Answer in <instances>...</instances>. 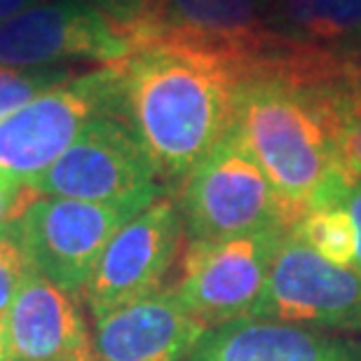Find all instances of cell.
<instances>
[{
  "label": "cell",
  "instance_id": "cell-1",
  "mask_svg": "<svg viewBox=\"0 0 361 361\" xmlns=\"http://www.w3.org/2000/svg\"><path fill=\"white\" fill-rule=\"evenodd\" d=\"M115 115L125 120L167 190H178L235 120L244 75L214 54L171 42L136 45L115 61Z\"/></svg>",
  "mask_w": 361,
  "mask_h": 361
},
{
  "label": "cell",
  "instance_id": "cell-2",
  "mask_svg": "<svg viewBox=\"0 0 361 361\" xmlns=\"http://www.w3.org/2000/svg\"><path fill=\"white\" fill-rule=\"evenodd\" d=\"M233 127L279 195L288 228L322 185L345 171L338 153V87L270 71L251 73L237 87Z\"/></svg>",
  "mask_w": 361,
  "mask_h": 361
},
{
  "label": "cell",
  "instance_id": "cell-3",
  "mask_svg": "<svg viewBox=\"0 0 361 361\" xmlns=\"http://www.w3.org/2000/svg\"><path fill=\"white\" fill-rule=\"evenodd\" d=\"M176 192L185 242L288 228L279 195L235 127L202 157Z\"/></svg>",
  "mask_w": 361,
  "mask_h": 361
},
{
  "label": "cell",
  "instance_id": "cell-4",
  "mask_svg": "<svg viewBox=\"0 0 361 361\" xmlns=\"http://www.w3.org/2000/svg\"><path fill=\"white\" fill-rule=\"evenodd\" d=\"M141 209L38 195L7 237L38 277L75 298L82 295L111 237Z\"/></svg>",
  "mask_w": 361,
  "mask_h": 361
},
{
  "label": "cell",
  "instance_id": "cell-5",
  "mask_svg": "<svg viewBox=\"0 0 361 361\" xmlns=\"http://www.w3.org/2000/svg\"><path fill=\"white\" fill-rule=\"evenodd\" d=\"M33 188L47 197L134 207L169 192L134 132L111 113L92 118Z\"/></svg>",
  "mask_w": 361,
  "mask_h": 361
},
{
  "label": "cell",
  "instance_id": "cell-6",
  "mask_svg": "<svg viewBox=\"0 0 361 361\" xmlns=\"http://www.w3.org/2000/svg\"><path fill=\"white\" fill-rule=\"evenodd\" d=\"M115 115V68L99 66L0 118V176L33 185L97 115Z\"/></svg>",
  "mask_w": 361,
  "mask_h": 361
},
{
  "label": "cell",
  "instance_id": "cell-7",
  "mask_svg": "<svg viewBox=\"0 0 361 361\" xmlns=\"http://www.w3.org/2000/svg\"><path fill=\"white\" fill-rule=\"evenodd\" d=\"M286 230L268 228L228 240L185 242L169 288L204 329L251 317Z\"/></svg>",
  "mask_w": 361,
  "mask_h": 361
},
{
  "label": "cell",
  "instance_id": "cell-8",
  "mask_svg": "<svg viewBox=\"0 0 361 361\" xmlns=\"http://www.w3.org/2000/svg\"><path fill=\"white\" fill-rule=\"evenodd\" d=\"M146 42L214 54L244 78L272 68L288 49L270 28L268 0H155L132 49Z\"/></svg>",
  "mask_w": 361,
  "mask_h": 361
},
{
  "label": "cell",
  "instance_id": "cell-9",
  "mask_svg": "<svg viewBox=\"0 0 361 361\" xmlns=\"http://www.w3.org/2000/svg\"><path fill=\"white\" fill-rule=\"evenodd\" d=\"M251 317L324 334H361V272L326 261L286 230Z\"/></svg>",
  "mask_w": 361,
  "mask_h": 361
},
{
  "label": "cell",
  "instance_id": "cell-10",
  "mask_svg": "<svg viewBox=\"0 0 361 361\" xmlns=\"http://www.w3.org/2000/svg\"><path fill=\"white\" fill-rule=\"evenodd\" d=\"M183 244V219L169 192L134 214L106 244L82 291L94 319L167 286Z\"/></svg>",
  "mask_w": 361,
  "mask_h": 361
},
{
  "label": "cell",
  "instance_id": "cell-11",
  "mask_svg": "<svg viewBox=\"0 0 361 361\" xmlns=\"http://www.w3.org/2000/svg\"><path fill=\"white\" fill-rule=\"evenodd\" d=\"M129 52V40L85 0H42L0 24V66H111Z\"/></svg>",
  "mask_w": 361,
  "mask_h": 361
},
{
  "label": "cell",
  "instance_id": "cell-12",
  "mask_svg": "<svg viewBox=\"0 0 361 361\" xmlns=\"http://www.w3.org/2000/svg\"><path fill=\"white\" fill-rule=\"evenodd\" d=\"M204 326L169 286L94 319L99 361H188Z\"/></svg>",
  "mask_w": 361,
  "mask_h": 361
},
{
  "label": "cell",
  "instance_id": "cell-13",
  "mask_svg": "<svg viewBox=\"0 0 361 361\" xmlns=\"http://www.w3.org/2000/svg\"><path fill=\"white\" fill-rule=\"evenodd\" d=\"M5 361H99L73 295L28 274L5 312Z\"/></svg>",
  "mask_w": 361,
  "mask_h": 361
},
{
  "label": "cell",
  "instance_id": "cell-14",
  "mask_svg": "<svg viewBox=\"0 0 361 361\" xmlns=\"http://www.w3.org/2000/svg\"><path fill=\"white\" fill-rule=\"evenodd\" d=\"M188 361H361V341L277 319L242 317L207 329Z\"/></svg>",
  "mask_w": 361,
  "mask_h": 361
},
{
  "label": "cell",
  "instance_id": "cell-15",
  "mask_svg": "<svg viewBox=\"0 0 361 361\" xmlns=\"http://www.w3.org/2000/svg\"><path fill=\"white\" fill-rule=\"evenodd\" d=\"M270 28L295 47H334L361 26V0H268Z\"/></svg>",
  "mask_w": 361,
  "mask_h": 361
},
{
  "label": "cell",
  "instance_id": "cell-16",
  "mask_svg": "<svg viewBox=\"0 0 361 361\" xmlns=\"http://www.w3.org/2000/svg\"><path fill=\"white\" fill-rule=\"evenodd\" d=\"M288 230L326 261L348 268L355 263V230L345 204L307 209Z\"/></svg>",
  "mask_w": 361,
  "mask_h": 361
},
{
  "label": "cell",
  "instance_id": "cell-17",
  "mask_svg": "<svg viewBox=\"0 0 361 361\" xmlns=\"http://www.w3.org/2000/svg\"><path fill=\"white\" fill-rule=\"evenodd\" d=\"M75 73L68 66H47V68H12L0 66V118L10 115L40 94L59 87L71 80Z\"/></svg>",
  "mask_w": 361,
  "mask_h": 361
},
{
  "label": "cell",
  "instance_id": "cell-18",
  "mask_svg": "<svg viewBox=\"0 0 361 361\" xmlns=\"http://www.w3.org/2000/svg\"><path fill=\"white\" fill-rule=\"evenodd\" d=\"M341 108V132H338V153L345 171L361 180V82L338 87Z\"/></svg>",
  "mask_w": 361,
  "mask_h": 361
},
{
  "label": "cell",
  "instance_id": "cell-19",
  "mask_svg": "<svg viewBox=\"0 0 361 361\" xmlns=\"http://www.w3.org/2000/svg\"><path fill=\"white\" fill-rule=\"evenodd\" d=\"M85 3L104 14L132 45L141 28L146 26L155 0H85Z\"/></svg>",
  "mask_w": 361,
  "mask_h": 361
},
{
  "label": "cell",
  "instance_id": "cell-20",
  "mask_svg": "<svg viewBox=\"0 0 361 361\" xmlns=\"http://www.w3.org/2000/svg\"><path fill=\"white\" fill-rule=\"evenodd\" d=\"M33 270L28 268L24 254L7 235H0V314L10 310L14 295Z\"/></svg>",
  "mask_w": 361,
  "mask_h": 361
},
{
  "label": "cell",
  "instance_id": "cell-21",
  "mask_svg": "<svg viewBox=\"0 0 361 361\" xmlns=\"http://www.w3.org/2000/svg\"><path fill=\"white\" fill-rule=\"evenodd\" d=\"M324 56L338 87L361 82V26L350 38L324 49Z\"/></svg>",
  "mask_w": 361,
  "mask_h": 361
},
{
  "label": "cell",
  "instance_id": "cell-22",
  "mask_svg": "<svg viewBox=\"0 0 361 361\" xmlns=\"http://www.w3.org/2000/svg\"><path fill=\"white\" fill-rule=\"evenodd\" d=\"M38 190L33 185L17 183L5 176H0V235H7L14 221L24 214V209L38 197Z\"/></svg>",
  "mask_w": 361,
  "mask_h": 361
},
{
  "label": "cell",
  "instance_id": "cell-23",
  "mask_svg": "<svg viewBox=\"0 0 361 361\" xmlns=\"http://www.w3.org/2000/svg\"><path fill=\"white\" fill-rule=\"evenodd\" d=\"M345 209L350 214L352 230H355V263L352 268L361 272V180H355L345 197Z\"/></svg>",
  "mask_w": 361,
  "mask_h": 361
},
{
  "label": "cell",
  "instance_id": "cell-24",
  "mask_svg": "<svg viewBox=\"0 0 361 361\" xmlns=\"http://www.w3.org/2000/svg\"><path fill=\"white\" fill-rule=\"evenodd\" d=\"M38 3H42V0H0V24L12 17H17V14H21L24 10H28V7H33Z\"/></svg>",
  "mask_w": 361,
  "mask_h": 361
},
{
  "label": "cell",
  "instance_id": "cell-25",
  "mask_svg": "<svg viewBox=\"0 0 361 361\" xmlns=\"http://www.w3.org/2000/svg\"><path fill=\"white\" fill-rule=\"evenodd\" d=\"M0 361H5V317L0 314Z\"/></svg>",
  "mask_w": 361,
  "mask_h": 361
}]
</instances>
